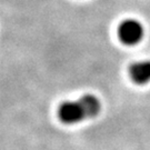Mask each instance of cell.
<instances>
[{"instance_id":"obj_1","label":"cell","mask_w":150,"mask_h":150,"mask_svg":"<svg viewBox=\"0 0 150 150\" xmlns=\"http://www.w3.org/2000/svg\"><path fill=\"white\" fill-rule=\"evenodd\" d=\"M119 40L127 46H134L142 40L145 36L144 25L137 19H126L118 26Z\"/></svg>"},{"instance_id":"obj_2","label":"cell","mask_w":150,"mask_h":150,"mask_svg":"<svg viewBox=\"0 0 150 150\" xmlns=\"http://www.w3.org/2000/svg\"><path fill=\"white\" fill-rule=\"evenodd\" d=\"M60 120L68 125L80 122L81 120L87 118L85 109L81 105L80 100L78 101H66L59 107L58 110Z\"/></svg>"},{"instance_id":"obj_3","label":"cell","mask_w":150,"mask_h":150,"mask_svg":"<svg viewBox=\"0 0 150 150\" xmlns=\"http://www.w3.org/2000/svg\"><path fill=\"white\" fill-rule=\"evenodd\" d=\"M129 74L132 81L138 85L150 82V60H142L131 64Z\"/></svg>"},{"instance_id":"obj_4","label":"cell","mask_w":150,"mask_h":150,"mask_svg":"<svg viewBox=\"0 0 150 150\" xmlns=\"http://www.w3.org/2000/svg\"><path fill=\"white\" fill-rule=\"evenodd\" d=\"M79 100H80L81 105H82V107L85 109L87 118H93V117H96L97 115L99 113V111H100V109H101L100 101L95 96L87 95V96H83Z\"/></svg>"}]
</instances>
